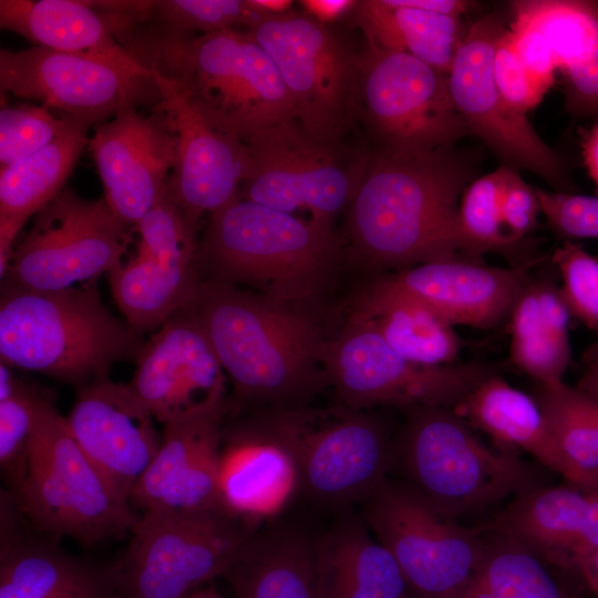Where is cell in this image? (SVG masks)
I'll use <instances>...</instances> for the list:
<instances>
[{
  "label": "cell",
  "mask_w": 598,
  "mask_h": 598,
  "mask_svg": "<svg viewBox=\"0 0 598 598\" xmlns=\"http://www.w3.org/2000/svg\"><path fill=\"white\" fill-rule=\"evenodd\" d=\"M476 168V157L455 146L420 155L372 148L347 207L352 247L381 268L471 258L458 205Z\"/></svg>",
  "instance_id": "6da1fadb"
},
{
  "label": "cell",
  "mask_w": 598,
  "mask_h": 598,
  "mask_svg": "<svg viewBox=\"0 0 598 598\" xmlns=\"http://www.w3.org/2000/svg\"><path fill=\"white\" fill-rule=\"evenodd\" d=\"M305 307L202 282L195 309L233 383L234 403L252 411L303 406L322 386L327 342Z\"/></svg>",
  "instance_id": "7a4b0ae2"
},
{
  "label": "cell",
  "mask_w": 598,
  "mask_h": 598,
  "mask_svg": "<svg viewBox=\"0 0 598 598\" xmlns=\"http://www.w3.org/2000/svg\"><path fill=\"white\" fill-rule=\"evenodd\" d=\"M124 49L178 83L214 125L244 143L276 123L296 120L275 62L246 30L179 37L136 27Z\"/></svg>",
  "instance_id": "3957f363"
},
{
  "label": "cell",
  "mask_w": 598,
  "mask_h": 598,
  "mask_svg": "<svg viewBox=\"0 0 598 598\" xmlns=\"http://www.w3.org/2000/svg\"><path fill=\"white\" fill-rule=\"evenodd\" d=\"M143 344L103 303L95 282L56 291L2 285L0 357L12 368L79 390L107 378L115 362L136 360Z\"/></svg>",
  "instance_id": "277c9868"
},
{
  "label": "cell",
  "mask_w": 598,
  "mask_h": 598,
  "mask_svg": "<svg viewBox=\"0 0 598 598\" xmlns=\"http://www.w3.org/2000/svg\"><path fill=\"white\" fill-rule=\"evenodd\" d=\"M339 244L333 226L301 219L239 194L209 215L198 270L270 299L305 305L328 280Z\"/></svg>",
  "instance_id": "5b68a950"
},
{
  "label": "cell",
  "mask_w": 598,
  "mask_h": 598,
  "mask_svg": "<svg viewBox=\"0 0 598 598\" xmlns=\"http://www.w3.org/2000/svg\"><path fill=\"white\" fill-rule=\"evenodd\" d=\"M243 424L288 454L298 495L337 514L360 506L392 470L395 435L365 410L343 404L259 410Z\"/></svg>",
  "instance_id": "8992f818"
},
{
  "label": "cell",
  "mask_w": 598,
  "mask_h": 598,
  "mask_svg": "<svg viewBox=\"0 0 598 598\" xmlns=\"http://www.w3.org/2000/svg\"><path fill=\"white\" fill-rule=\"evenodd\" d=\"M394 436L392 471L441 514L458 520L542 486L537 467L481 443L454 410H411Z\"/></svg>",
  "instance_id": "52a82bcc"
},
{
  "label": "cell",
  "mask_w": 598,
  "mask_h": 598,
  "mask_svg": "<svg viewBox=\"0 0 598 598\" xmlns=\"http://www.w3.org/2000/svg\"><path fill=\"white\" fill-rule=\"evenodd\" d=\"M11 496L37 532L83 546L131 532L138 516L81 450L55 405L35 429L25 476Z\"/></svg>",
  "instance_id": "ba28073f"
},
{
  "label": "cell",
  "mask_w": 598,
  "mask_h": 598,
  "mask_svg": "<svg viewBox=\"0 0 598 598\" xmlns=\"http://www.w3.org/2000/svg\"><path fill=\"white\" fill-rule=\"evenodd\" d=\"M245 30L275 62L303 130L343 141L361 120V55L307 13L258 17Z\"/></svg>",
  "instance_id": "9c48e42d"
},
{
  "label": "cell",
  "mask_w": 598,
  "mask_h": 598,
  "mask_svg": "<svg viewBox=\"0 0 598 598\" xmlns=\"http://www.w3.org/2000/svg\"><path fill=\"white\" fill-rule=\"evenodd\" d=\"M254 529L226 511L143 513L112 565L120 598H187L227 571Z\"/></svg>",
  "instance_id": "30bf717a"
},
{
  "label": "cell",
  "mask_w": 598,
  "mask_h": 598,
  "mask_svg": "<svg viewBox=\"0 0 598 598\" xmlns=\"http://www.w3.org/2000/svg\"><path fill=\"white\" fill-rule=\"evenodd\" d=\"M2 95L39 102L61 116L103 123L127 107L161 103L152 70L126 51L0 50Z\"/></svg>",
  "instance_id": "8fae6325"
},
{
  "label": "cell",
  "mask_w": 598,
  "mask_h": 598,
  "mask_svg": "<svg viewBox=\"0 0 598 598\" xmlns=\"http://www.w3.org/2000/svg\"><path fill=\"white\" fill-rule=\"evenodd\" d=\"M359 507L369 530L398 563L413 598L454 594L486 556L488 538L441 514L402 480L388 477Z\"/></svg>",
  "instance_id": "7c38bea8"
},
{
  "label": "cell",
  "mask_w": 598,
  "mask_h": 598,
  "mask_svg": "<svg viewBox=\"0 0 598 598\" xmlns=\"http://www.w3.org/2000/svg\"><path fill=\"white\" fill-rule=\"evenodd\" d=\"M245 144L250 168L240 196L292 215L305 210L328 226L347 209L370 152L317 138L297 120L276 123Z\"/></svg>",
  "instance_id": "4fadbf2b"
},
{
  "label": "cell",
  "mask_w": 598,
  "mask_h": 598,
  "mask_svg": "<svg viewBox=\"0 0 598 598\" xmlns=\"http://www.w3.org/2000/svg\"><path fill=\"white\" fill-rule=\"evenodd\" d=\"M360 93L373 150L420 155L454 147L471 135L447 74L409 53L368 45L361 54Z\"/></svg>",
  "instance_id": "5bb4252c"
},
{
  "label": "cell",
  "mask_w": 598,
  "mask_h": 598,
  "mask_svg": "<svg viewBox=\"0 0 598 598\" xmlns=\"http://www.w3.org/2000/svg\"><path fill=\"white\" fill-rule=\"evenodd\" d=\"M127 226L104 198L83 199L64 188L34 215L2 280L38 291L95 282L124 262L132 240Z\"/></svg>",
  "instance_id": "9a60e30c"
},
{
  "label": "cell",
  "mask_w": 598,
  "mask_h": 598,
  "mask_svg": "<svg viewBox=\"0 0 598 598\" xmlns=\"http://www.w3.org/2000/svg\"><path fill=\"white\" fill-rule=\"evenodd\" d=\"M323 370L341 404L367 410L393 406L455 409L477 385L498 374L486 362L442 367L412 363L393 351L382 337L352 321L323 352Z\"/></svg>",
  "instance_id": "2e32d148"
},
{
  "label": "cell",
  "mask_w": 598,
  "mask_h": 598,
  "mask_svg": "<svg viewBox=\"0 0 598 598\" xmlns=\"http://www.w3.org/2000/svg\"><path fill=\"white\" fill-rule=\"evenodd\" d=\"M506 27L505 17L496 12L470 23L447 74L453 103L471 135L481 138L503 164L530 171L556 192L573 193L561 157L539 137L526 114L505 101L495 84L494 49Z\"/></svg>",
  "instance_id": "e0dca14e"
},
{
  "label": "cell",
  "mask_w": 598,
  "mask_h": 598,
  "mask_svg": "<svg viewBox=\"0 0 598 598\" xmlns=\"http://www.w3.org/2000/svg\"><path fill=\"white\" fill-rule=\"evenodd\" d=\"M127 385L163 425L227 412L226 373L195 306L174 313L143 344Z\"/></svg>",
  "instance_id": "ac0fdd59"
},
{
  "label": "cell",
  "mask_w": 598,
  "mask_h": 598,
  "mask_svg": "<svg viewBox=\"0 0 598 598\" xmlns=\"http://www.w3.org/2000/svg\"><path fill=\"white\" fill-rule=\"evenodd\" d=\"M175 140V162L168 178L169 192L188 223L231 202L240 192L250 168L247 145L218 128L175 81L153 71Z\"/></svg>",
  "instance_id": "d6986e66"
},
{
  "label": "cell",
  "mask_w": 598,
  "mask_h": 598,
  "mask_svg": "<svg viewBox=\"0 0 598 598\" xmlns=\"http://www.w3.org/2000/svg\"><path fill=\"white\" fill-rule=\"evenodd\" d=\"M136 252L109 274L125 321L142 332L196 305L202 280L196 236L179 220L159 216L137 227Z\"/></svg>",
  "instance_id": "ffe728a7"
},
{
  "label": "cell",
  "mask_w": 598,
  "mask_h": 598,
  "mask_svg": "<svg viewBox=\"0 0 598 598\" xmlns=\"http://www.w3.org/2000/svg\"><path fill=\"white\" fill-rule=\"evenodd\" d=\"M104 199L125 224L135 226L164 194L175 162V140L165 113L127 107L100 123L87 144Z\"/></svg>",
  "instance_id": "44dd1931"
},
{
  "label": "cell",
  "mask_w": 598,
  "mask_h": 598,
  "mask_svg": "<svg viewBox=\"0 0 598 598\" xmlns=\"http://www.w3.org/2000/svg\"><path fill=\"white\" fill-rule=\"evenodd\" d=\"M66 419L90 461L130 501L161 445L154 417L127 383L99 379L76 390Z\"/></svg>",
  "instance_id": "7402d4cb"
},
{
  "label": "cell",
  "mask_w": 598,
  "mask_h": 598,
  "mask_svg": "<svg viewBox=\"0 0 598 598\" xmlns=\"http://www.w3.org/2000/svg\"><path fill=\"white\" fill-rule=\"evenodd\" d=\"M225 414L164 424L158 451L131 493L133 509L141 514L226 511L219 486Z\"/></svg>",
  "instance_id": "603a6c76"
},
{
  "label": "cell",
  "mask_w": 598,
  "mask_h": 598,
  "mask_svg": "<svg viewBox=\"0 0 598 598\" xmlns=\"http://www.w3.org/2000/svg\"><path fill=\"white\" fill-rule=\"evenodd\" d=\"M528 269L454 258L415 265L377 281L422 303L453 326L486 329L509 316L530 278Z\"/></svg>",
  "instance_id": "cb8c5ba5"
},
{
  "label": "cell",
  "mask_w": 598,
  "mask_h": 598,
  "mask_svg": "<svg viewBox=\"0 0 598 598\" xmlns=\"http://www.w3.org/2000/svg\"><path fill=\"white\" fill-rule=\"evenodd\" d=\"M131 0H0V27L34 47L117 53L130 29Z\"/></svg>",
  "instance_id": "d4e9b609"
},
{
  "label": "cell",
  "mask_w": 598,
  "mask_h": 598,
  "mask_svg": "<svg viewBox=\"0 0 598 598\" xmlns=\"http://www.w3.org/2000/svg\"><path fill=\"white\" fill-rule=\"evenodd\" d=\"M511 19L538 30L561 74L565 109L598 117V0H517Z\"/></svg>",
  "instance_id": "484cf974"
},
{
  "label": "cell",
  "mask_w": 598,
  "mask_h": 598,
  "mask_svg": "<svg viewBox=\"0 0 598 598\" xmlns=\"http://www.w3.org/2000/svg\"><path fill=\"white\" fill-rule=\"evenodd\" d=\"M319 598H413L391 553L352 509L316 535Z\"/></svg>",
  "instance_id": "4316f807"
},
{
  "label": "cell",
  "mask_w": 598,
  "mask_h": 598,
  "mask_svg": "<svg viewBox=\"0 0 598 598\" xmlns=\"http://www.w3.org/2000/svg\"><path fill=\"white\" fill-rule=\"evenodd\" d=\"M219 486L225 509L252 529L272 520L298 495L288 454L243 423L223 430Z\"/></svg>",
  "instance_id": "83f0119b"
},
{
  "label": "cell",
  "mask_w": 598,
  "mask_h": 598,
  "mask_svg": "<svg viewBox=\"0 0 598 598\" xmlns=\"http://www.w3.org/2000/svg\"><path fill=\"white\" fill-rule=\"evenodd\" d=\"M316 535L289 520L254 529L223 576L235 598H319Z\"/></svg>",
  "instance_id": "f1b7e54d"
},
{
  "label": "cell",
  "mask_w": 598,
  "mask_h": 598,
  "mask_svg": "<svg viewBox=\"0 0 598 598\" xmlns=\"http://www.w3.org/2000/svg\"><path fill=\"white\" fill-rule=\"evenodd\" d=\"M0 598H53L104 567L76 558L32 528L1 491Z\"/></svg>",
  "instance_id": "f546056e"
},
{
  "label": "cell",
  "mask_w": 598,
  "mask_h": 598,
  "mask_svg": "<svg viewBox=\"0 0 598 598\" xmlns=\"http://www.w3.org/2000/svg\"><path fill=\"white\" fill-rule=\"evenodd\" d=\"M454 410L498 448L524 451L574 484V472L534 398L498 374L483 381Z\"/></svg>",
  "instance_id": "4dcf8cb0"
},
{
  "label": "cell",
  "mask_w": 598,
  "mask_h": 598,
  "mask_svg": "<svg viewBox=\"0 0 598 598\" xmlns=\"http://www.w3.org/2000/svg\"><path fill=\"white\" fill-rule=\"evenodd\" d=\"M587 512L588 487L538 486L514 497L494 528L546 564L570 571Z\"/></svg>",
  "instance_id": "1f68e13d"
},
{
  "label": "cell",
  "mask_w": 598,
  "mask_h": 598,
  "mask_svg": "<svg viewBox=\"0 0 598 598\" xmlns=\"http://www.w3.org/2000/svg\"><path fill=\"white\" fill-rule=\"evenodd\" d=\"M508 318L511 362L535 383L561 381L571 359V316L554 279L530 276Z\"/></svg>",
  "instance_id": "d6a6232c"
},
{
  "label": "cell",
  "mask_w": 598,
  "mask_h": 598,
  "mask_svg": "<svg viewBox=\"0 0 598 598\" xmlns=\"http://www.w3.org/2000/svg\"><path fill=\"white\" fill-rule=\"evenodd\" d=\"M351 320L377 331L393 351L419 365L453 364L464 347L452 323L377 280L362 295Z\"/></svg>",
  "instance_id": "836d02e7"
},
{
  "label": "cell",
  "mask_w": 598,
  "mask_h": 598,
  "mask_svg": "<svg viewBox=\"0 0 598 598\" xmlns=\"http://www.w3.org/2000/svg\"><path fill=\"white\" fill-rule=\"evenodd\" d=\"M369 47L409 53L448 74L470 24L463 18L426 12L396 0H361L349 14Z\"/></svg>",
  "instance_id": "e575fe53"
},
{
  "label": "cell",
  "mask_w": 598,
  "mask_h": 598,
  "mask_svg": "<svg viewBox=\"0 0 598 598\" xmlns=\"http://www.w3.org/2000/svg\"><path fill=\"white\" fill-rule=\"evenodd\" d=\"M69 117L63 132L38 152L0 169V215L30 218L64 189L89 144V123Z\"/></svg>",
  "instance_id": "d590c367"
},
{
  "label": "cell",
  "mask_w": 598,
  "mask_h": 598,
  "mask_svg": "<svg viewBox=\"0 0 598 598\" xmlns=\"http://www.w3.org/2000/svg\"><path fill=\"white\" fill-rule=\"evenodd\" d=\"M445 598H573L548 564L497 533L472 579Z\"/></svg>",
  "instance_id": "8d00e7d4"
},
{
  "label": "cell",
  "mask_w": 598,
  "mask_h": 598,
  "mask_svg": "<svg viewBox=\"0 0 598 598\" xmlns=\"http://www.w3.org/2000/svg\"><path fill=\"white\" fill-rule=\"evenodd\" d=\"M530 395L574 472V485L598 486V430L589 399L563 380L535 383Z\"/></svg>",
  "instance_id": "74e56055"
},
{
  "label": "cell",
  "mask_w": 598,
  "mask_h": 598,
  "mask_svg": "<svg viewBox=\"0 0 598 598\" xmlns=\"http://www.w3.org/2000/svg\"><path fill=\"white\" fill-rule=\"evenodd\" d=\"M516 167L503 164L475 178L464 189L458 205V220L466 252L482 260L487 252L522 258L525 247L514 245L505 234L501 200L505 186Z\"/></svg>",
  "instance_id": "f35d334b"
},
{
  "label": "cell",
  "mask_w": 598,
  "mask_h": 598,
  "mask_svg": "<svg viewBox=\"0 0 598 598\" xmlns=\"http://www.w3.org/2000/svg\"><path fill=\"white\" fill-rule=\"evenodd\" d=\"M55 405L49 390L21 380L10 396L0 400V466L7 489L14 495L28 468L31 441L45 411Z\"/></svg>",
  "instance_id": "ab89813d"
},
{
  "label": "cell",
  "mask_w": 598,
  "mask_h": 598,
  "mask_svg": "<svg viewBox=\"0 0 598 598\" xmlns=\"http://www.w3.org/2000/svg\"><path fill=\"white\" fill-rule=\"evenodd\" d=\"M248 0H152L140 27L179 37L246 28L258 18Z\"/></svg>",
  "instance_id": "60d3db41"
},
{
  "label": "cell",
  "mask_w": 598,
  "mask_h": 598,
  "mask_svg": "<svg viewBox=\"0 0 598 598\" xmlns=\"http://www.w3.org/2000/svg\"><path fill=\"white\" fill-rule=\"evenodd\" d=\"M68 116L56 117L43 105L30 103L2 105L0 110V164L22 159L59 136L66 127Z\"/></svg>",
  "instance_id": "b9f144b4"
},
{
  "label": "cell",
  "mask_w": 598,
  "mask_h": 598,
  "mask_svg": "<svg viewBox=\"0 0 598 598\" xmlns=\"http://www.w3.org/2000/svg\"><path fill=\"white\" fill-rule=\"evenodd\" d=\"M551 262L570 316L598 333V258L573 240H564L553 252Z\"/></svg>",
  "instance_id": "7bdbcfd3"
},
{
  "label": "cell",
  "mask_w": 598,
  "mask_h": 598,
  "mask_svg": "<svg viewBox=\"0 0 598 598\" xmlns=\"http://www.w3.org/2000/svg\"><path fill=\"white\" fill-rule=\"evenodd\" d=\"M493 76L505 101L524 114L536 109L549 91L522 62L512 44L507 27L495 44Z\"/></svg>",
  "instance_id": "ee69618b"
},
{
  "label": "cell",
  "mask_w": 598,
  "mask_h": 598,
  "mask_svg": "<svg viewBox=\"0 0 598 598\" xmlns=\"http://www.w3.org/2000/svg\"><path fill=\"white\" fill-rule=\"evenodd\" d=\"M551 230L565 238H598V197L536 188Z\"/></svg>",
  "instance_id": "f6af8a7d"
},
{
  "label": "cell",
  "mask_w": 598,
  "mask_h": 598,
  "mask_svg": "<svg viewBox=\"0 0 598 598\" xmlns=\"http://www.w3.org/2000/svg\"><path fill=\"white\" fill-rule=\"evenodd\" d=\"M540 204L536 189L532 188L515 169L511 175L501 200L502 223L508 239L525 247V237L537 225Z\"/></svg>",
  "instance_id": "bcb514c9"
},
{
  "label": "cell",
  "mask_w": 598,
  "mask_h": 598,
  "mask_svg": "<svg viewBox=\"0 0 598 598\" xmlns=\"http://www.w3.org/2000/svg\"><path fill=\"white\" fill-rule=\"evenodd\" d=\"M507 31L525 66L549 89L556 82L557 65L546 38L535 28L509 19Z\"/></svg>",
  "instance_id": "7dc6e473"
},
{
  "label": "cell",
  "mask_w": 598,
  "mask_h": 598,
  "mask_svg": "<svg viewBox=\"0 0 598 598\" xmlns=\"http://www.w3.org/2000/svg\"><path fill=\"white\" fill-rule=\"evenodd\" d=\"M598 549V486L588 487V512L585 527L575 545L570 571L577 563Z\"/></svg>",
  "instance_id": "c3c4849f"
},
{
  "label": "cell",
  "mask_w": 598,
  "mask_h": 598,
  "mask_svg": "<svg viewBox=\"0 0 598 598\" xmlns=\"http://www.w3.org/2000/svg\"><path fill=\"white\" fill-rule=\"evenodd\" d=\"M53 598H120L112 566Z\"/></svg>",
  "instance_id": "681fc988"
},
{
  "label": "cell",
  "mask_w": 598,
  "mask_h": 598,
  "mask_svg": "<svg viewBox=\"0 0 598 598\" xmlns=\"http://www.w3.org/2000/svg\"><path fill=\"white\" fill-rule=\"evenodd\" d=\"M305 13L320 23L329 24L350 14L357 4L354 0H302Z\"/></svg>",
  "instance_id": "f907efd6"
},
{
  "label": "cell",
  "mask_w": 598,
  "mask_h": 598,
  "mask_svg": "<svg viewBox=\"0 0 598 598\" xmlns=\"http://www.w3.org/2000/svg\"><path fill=\"white\" fill-rule=\"evenodd\" d=\"M29 220L18 215H0V276H6L14 251L13 244L20 229Z\"/></svg>",
  "instance_id": "816d5d0a"
},
{
  "label": "cell",
  "mask_w": 598,
  "mask_h": 598,
  "mask_svg": "<svg viewBox=\"0 0 598 598\" xmlns=\"http://www.w3.org/2000/svg\"><path fill=\"white\" fill-rule=\"evenodd\" d=\"M581 362L582 372L575 388L598 401V339L585 350Z\"/></svg>",
  "instance_id": "f5cc1de1"
},
{
  "label": "cell",
  "mask_w": 598,
  "mask_h": 598,
  "mask_svg": "<svg viewBox=\"0 0 598 598\" xmlns=\"http://www.w3.org/2000/svg\"><path fill=\"white\" fill-rule=\"evenodd\" d=\"M580 148L584 164L598 188V121L580 132Z\"/></svg>",
  "instance_id": "db71d44e"
},
{
  "label": "cell",
  "mask_w": 598,
  "mask_h": 598,
  "mask_svg": "<svg viewBox=\"0 0 598 598\" xmlns=\"http://www.w3.org/2000/svg\"><path fill=\"white\" fill-rule=\"evenodd\" d=\"M586 587L598 596V549L581 558L573 571Z\"/></svg>",
  "instance_id": "11a10c76"
},
{
  "label": "cell",
  "mask_w": 598,
  "mask_h": 598,
  "mask_svg": "<svg viewBox=\"0 0 598 598\" xmlns=\"http://www.w3.org/2000/svg\"><path fill=\"white\" fill-rule=\"evenodd\" d=\"M259 17L278 16L290 11L289 0H248Z\"/></svg>",
  "instance_id": "9f6ffc18"
},
{
  "label": "cell",
  "mask_w": 598,
  "mask_h": 598,
  "mask_svg": "<svg viewBox=\"0 0 598 598\" xmlns=\"http://www.w3.org/2000/svg\"><path fill=\"white\" fill-rule=\"evenodd\" d=\"M187 598H224L214 586H204Z\"/></svg>",
  "instance_id": "6f0895ef"
}]
</instances>
